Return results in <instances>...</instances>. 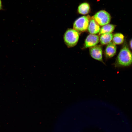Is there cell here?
I'll list each match as a JSON object with an SVG mask.
<instances>
[{"mask_svg":"<svg viewBox=\"0 0 132 132\" xmlns=\"http://www.w3.org/2000/svg\"><path fill=\"white\" fill-rule=\"evenodd\" d=\"M132 63V54L125 44L118 56L116 65L118 66H127Z\"/></svg>","mask_w":132,"mask_h":132,"instance_id":"1","label":"cell"},{"mask_svg":"<svg viewBox=\"0 0 132 132\" xmlns=\"http://www.w3.org/2000/svg\"><path fill=\"white\" fill-rule=\"evenodd\" d=\"M89 16H83L77 19L73 25L74 29L80 32H84L88 28L89 24Z\"/></svg>","mask_w":132,"mask_h":132,"instance_id":"4","label":"cell"},{"mask_svg":"<svg viewBox=\"0 0 132 132\" xmlns=\"http://www.w3.org/2000/svg\"><path fill=\"white\" fill-rule=\"evenodd\" d=\"M89 52L91 56L93 58L102 61V50L100 46L96 45L91 47L89 49Z\"/></svg>","mask_w":132,"mask_h":132,"instance_id":"5","label":"cell"},{"mask_svg":"<svg viewBox=\"0 0 132 132\" xmlns=\"http://www.w3.org/2000/svg\"><path fill=\"white\" fill-rule=\"evenodd\" d=\"M92 18L101 26L108 24L110 22L111 17L109 13L104 10H101L96 13Z\"/></svg>","mask_w":132,"mask_h":132,"instance_id":"3","label":"cell"},{"mask_svg":"<svg viewBox=\"0 0 132 132\" xmlns=\"http://www.w3.org/2000/svg\"><path fill=\"white\" fill-rule=\"evenodd\" d=\"M113 35L111 33H106L101 34L100 39L101 44L103 45L109 44L112 40Z\"/></svg>","mask_w":132,"mask_h":132,"instance_id":"9","label":"cell"},{"mask_svg":"<svg viewBox=\"0 0 132 132\" xmlns=\"http://www.w3.org/2000/svg\"><path fill=\"white\" fill-rule=\"evenodd\" d=\"M90 9V7L89 4L87 3L84 2L78 6V11L80 14H86L88 13Z\"/></svg>","mask_w":132,"mask_h":132,"instance_id":"10","label":"cell"},{"mask_svg":"<svg viewBox=\"0 0 132 132\" xmlns=\"http://www.w3.org/2000/svg\"><path fill=\"white\" fill-rule=\"evenodd\" d=\"M130 45L131 48L132 49V39L131 41L130 42Z\"/></svg>","mask_w":132,"mask_h":132,"instance_id":"14","label":"cell"},{"mask_svg":"<svg viewBox=\"0 0 132 132\" xmlns=\"http://www.w3.org/2000/svg\"><path fill=\"white\" fill-rule=\"evenodd\" d=\"M99 42V36L94 34H89L87 37L85 42V48L91 47L96 45Z\"/></svg>","mask_w":132,"mask_h":132,"instance_id":"6","label":"cell"},{"mask_svg":"<svg viewBox=\"0 0 132 132\" xmlns=\"http://www.w3.org/2000/svg\"><path fill=\"white\" fill-rule=\"evenodd\" d=\"M2 9V2L1 0H0V10Z\"/></svg>","mask_w":132,"mask_h":132,"instance_id":"13","label":"cell"},{"mask_svg":"<svg viewBox=\"0 0 132 132\" xmlns=\"http://www.w3.org/2000/svg\"><path fill=\"white\" fill-rule=\"evenodd\" d=\"M88 29L91 34H95L99 32L100 28L99 25L93 19L90 21Z\"/></svg>","mask_w":132,"mask_h":132,"instance_id":"8","label":"cell"},{"mask_svg":"<svg viewBox=\"0 0 132 132\" xmlns=\"http://www.w3.org/2000/svg\"><path fill=\"white\" fill-rule=\"evenodd\" d=\"M115 27V25L112 24H107L104 25L100 29L99 35L106 33H111L113 31Z\"/></svg>","mask_w":132,"mask_h":132,"instance_id":"11","label":"cell"},{"mask_svg":"<svg viewBox=\"0 0 132 132\" xmlns=\"http://www.w3.org/2000/svg\"><path fill=\"white\" fill-rule=\"evenodd\" d=\"M124 40V36L121 33H116L114 34L112 38L113 43L115 44H122Z\"/></svg>","mask_w":132,"mask_h":132,"instance_id":"12","label":"cell"},{"mask_svg":"<svg viewBox=\"0 0 132 132\" xmlns=\"http://www.w3.org/2000/svg\"><path fill=\"white\" fill-rule=\"evenodd\" d=\"M116 46L114 43L110 42L108 44L105 51V56L107 58L112 57L116 52Z\"/></svg>","mask_w":132,"mask_h":132,"instance_id":"7","label":"cell"},{"mask_svg":"<svg viewBox=\"0 0 132 132\" xmlns=\"http://www.w3.org/2000/svg\"><path fill=\"white\" fill-rule=\"evenodd\" d=\"M79 34L76 30L72 29L67 30L64 35L65 43L68 47L75 46L77 44L79 38Z\"/></svg>","mask_w":132,"mask_h":132,"instance_id":"2","label":"cell"}]
</instances>
